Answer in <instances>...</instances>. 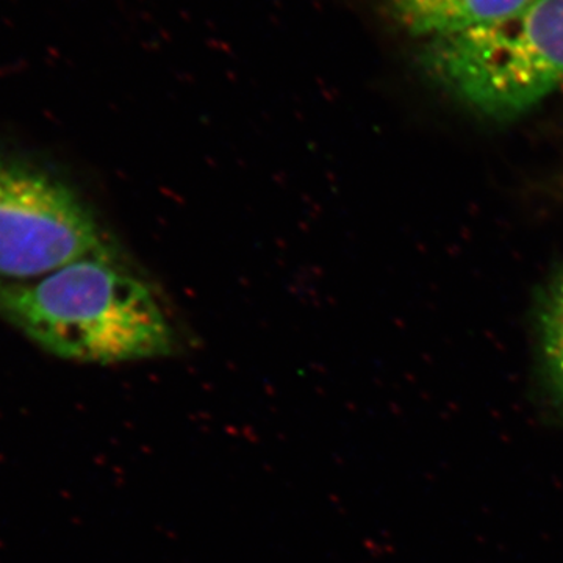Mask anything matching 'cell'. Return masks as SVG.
<instances>
[{"label":"cell","mask_w":563,"mask_h":563,"mask_svg":"<svg viewBox=\"0 0 563 563\" xmlns=\"http://www.w3.org/2000/svg\"><path fill=\"white\" fill-rule=\"evenodd\" d=\"M0 318L65 361L117 365L176 352L157 296L109 247L38 279L0 280Z\"/></svg>","instance_id":"cell-1"},{"label":"cell","mask_w":563,"mask_h":563,"mask_svg":"<svg viewBox=\"0 0 563 563\" xmlns=\"http://www.w3.org/2000/svg\"><path fill=\"white\" fill-rule=\"evenodd\" d=\"M418 60L463 106L517 120L563 87V0H531L495 24L426 40Z\"/></svg>","instance_id":"cell-2"},{"label":"cell","mask_w":563,"mask_h":563,"mask_svg":"<svg viewBox=\"0 0 563 563\" xmlns=\"http://www.w3.org/2000/svg\"><path fill=\"white\" fill-rule=\"evenodd\" d=\"M106 247L98 221L73 188L0 155V280L38 279Z\"/></svg>","instance_id":"cell-3"},{"label":"cell","mask_w":563,"mask_h":563,"mask_svg":"<svg viewBox=\"0 0 563 563\" xmlns=\"http://www.w3.org/2000/svg\"><path fill=\"white\" fill-rule=\"evenodd\" d=\"M531 0H388L399 24L424 40L495 24Z\"/></svg>","instance_id":"cell-4"},{"label":"cell","mask_w":563,"mask_h":563,"mask_svg":"<svg viewBox=\"0 0 563 563\" xmlns=\"http://www.w3.org/2000/svg\"><path fill=\"white\" fill-rule=\"evenodd\" d=\"M533 331L540 385L563 420V263L537 292Z\"/></svg>","instance_id":"cell-5"},{"label":"cell","mask_w":563,"mask_h":563,"mask_svg":"<svg viewBox=\"0 0 563 563\" xmlns=\"http://www.w3.org/2000/svg\"><path fill=\"white\" fill-rule=\"evenodd\" d=\"M554 190L558 192L561 198H563V174L558 177V180L554 181Z\"/></svg>","instance_id":"cell-6"}]
</instances>
